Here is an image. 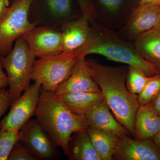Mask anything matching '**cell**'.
<instances>
[{"label":"cell","mask_w":160,"mask_h":160,"mask_svg":"<svg viewBox=\"0 0 160 160\" xmlns=\"http://www.w3.org/2000/svg\"><path fill=\"white\" fill-rule=\"evenodd\" d=\"M32 0H15L0 21V57L11 52L16 40L37 26L29 19Z\"/></svg>","instance_id":"8992f818"},{"label":"cell","mask_w":160,"mask_h":160,"mask_svg":"<svg viewBox=\"0 0 160 160\" xmlns=\"http://www.w3.org/2000/svg\"><path fill=\"white\" fill-rule=\"evenodd\" d=\"M139 53L160 72V32L153 28L135 38Z\"/></svg>","instance_id":"e0dca14e"},{"label":"cell","mask_w":160,"mask_h":160,"mask_svg":"<svg viewBox=\"0 0 160 160\" xmlns=\"http://www.w3.org/2000/svg\"><path fill=\"white\" fill-rule=\"evenodd\" d=\"M86 62L92 78L99 87L115 118L134 137L135 118L140 105L138 95L127 89L126 70L104 66L94 59Z\"/></svg>","instance_id":"6da1fadb"},{"label":"cell","mask_w":160,"mask_h":160,"mask_svg":"<svg viewBox=\"0 0 160 160\" xmlns=\"http://www.w3.org/2000/svg\"><path fill=\"white\" fill-rule=\"evenodd\" d=\"M154 28L157 29L158 31L159 32H160V16Z\"/></svg>","instance_id":"836d02e7"},{"label":"cell","mask_w":160,"mask_h":160,"mask_svg":"<svg viewBox=\"0 0 160 160\" xmlns=\"http://www.w3.org/2000/svg\"><path fill=\"white\" fill-rule=\"evenodd\" d=\"M58 96L72 112L83 117L104 100L101 91L73 92Z\"/></svg>","instance_id":"ac0fdd59"},{"label":"cell","mask_w":160,"mask_h":160,"mask_svg":"<svg viewBox=\"0 0 160 160\" xmlns=\"http://www.w3.org/2000/svg\"><path fill=\"white\" fill-rule=\"evenodd\" d=\"M123 0H110V5L108 10L111 12L117 11L121 6Z\"/></svg>","instance_id":"f546056e"},{"label":"cell","mask_w":160,"mask_h":160,"mask_svg":"<svg viewBox=\"0 0 160 160\" xmlns=\"http://www.w3.org/2000/svg\"><path fill=\"white\" fill-rule=\"evenodd\" d=\"M82 15L87 18L89 22H94L95 12L91 0H77Z\"/></svg>","instance_id":"d4e9b609"},{"label":"cell","mask_w":160,"mask_h":160,"mask_svg":"<svg viewBox=\"0 0 160 160\" xmlns=\"http://www.w3.org/2000/svg\"><path fill=\"white\" fill-rule=\"evenodd\" d=\"M142 5H160V0H141Z\"/></svg>","instance_id":"4dcf8cb0"},{"label":"cell","mask_w":160,"mask_h":160,"mask_svg":"<svg viewBox=\"0 0 160 160\" xmlns=\"http://www.w3.org/2000/svg\"><path fill=\"white\" fill-rule=\"evenodd\" d=\"M101 4L107 9H109L110 5V0H99Z\"/></svg>","instance_id":"d6a6232c"},{"label":"cell","mask_w":160,"mask_h":160,"mask_svg":"<svg viewBox=\"0 0 160 160\" xmlns=\"http://www.w3.org/2000/svg\"><path fill=\"white\" fill-rule=\"evenodd\" d=\"M160 130V116L150 104L140 105L135 118L134 138L152 140Z\"/></svg>","instance_id":"2e32d148"},{"label":"cell","mask_w":160,"mask_h":160,"mask_svg":"<svg viewBox=\"0 0 160 160\" xmlns=\"http://www.w3.org/2000/svg\"><path fill=\"white\" fill-rule=\"evenodd\" d=\"M21 131L22 133L21 141L38 160H52L60 157L57 147L36 119L29 120Z\"/></svg>","instance_id":"30bf717a"},{"label":"cell","mask_w":160,"mask_h":160,"mask_svg":"<svg viewBox=\"0 0 160 160\" xmlns=\"http://www.w3.org/2000/svg\"><path fill=\"white\" fill-rule=\"evenodd\" d=\"M160 16V5L140 4L132 12L124 30L130 37L136 38L154 28Z\"/></svg>","instance_id":"9a60e30c"},{"label":"cell","mask_w":160,"mask_h":160,"mask_svg":"<svg viewBox=\"0 0 160 160\" xmlns=\"http://www.w3.org/2000/svg\"><path fill=\"white\" fill-rule=\"evenodd\" d=\"M67 157L70 160H101L86 129L77 132L72 135Z\"/></svg>","instance_id":"d6986e66"},{"label":"cell","mask_w":160,"mask_h":160,"mask_svg":"<svg viewBox=\"0 0 160 160\" xmlns=\"http://www.w3.org/2000/svg\"><path fill=\"white\" fill-rule=\"evenodd\" d=\"M112 158L118 160H160V149L152 140L119 138Z\"/></svg>","instance_id":"8fae6325"},{"label":"cell","mask_w":160,"mask_h":160,"mask_svg":"<svg viewBox=\"0 0 160 160\" xmlns=\"http://www.w3.org/2000/svg\"><path fill=\"white\" fill-rule=\"evenodd\" d=\"M22 138L21 130L0 129V160H8L12 149Z\"/></svg>","instance_id":"7402d4cb"},{"label":"cell","mask_w":160,"mask_h":160,"mask_svg":"<svg viewBox=\"0 0 160 160\" xmlns=\"http://www.w3.org/2000/svg\"><path fill=\"white\" fill-rule=\"evenodd\" d=\"M9 7V0H0V21L6 14Z\"/></svg>","instance_id":"83f0119b"},{"label":"cell","mask_w":160,"mask_h":160,"mask_svg":"<svg viewBox=\"0 0 160 160\" xmlns=\"http://www.w3.org/2000/svg\"><path fill=\"white\" fill-rule=\"evenodd\" d=\"M7 72L12 105L29 86L35 57L32 53L22 37L16 40L11 52L1 57Z\"/></svg>","instance_id":"277c9868"},{"label":"cell","mask_w":160,"mask_h":160,"mask_svg":"<svg viewBox=\"0 0 160 160\" xmlns=\"http://www.w3.org/2000/svg\"><path fill=\"white\" fill-rule=\"evenodd\" d=\"M149 104L160 116V93Z\"/></svg>","instance_id":"f1b7e54d"},{"label":"cell","mask_w":160,"mask_h":160,"mask_svg":"<svg viewBox=\"0 0 160 160\" xmlns=\"http://www.w3.org/2000/svg\"><path fill=\"white\" fill-rule=\"evenodd\" d=\"M151 77L139 68L129 66L126 79V86L129 91L133 94L138 95L150 79Z\"/></svg>","instance_id":"44dd1931"},{"label":"cell","mask_w":160,"mask_h":160,"mask_svg":"<svg viewBox=\"0 0 160 160\" xmlns=\"http://www.w3.org/2000/svg\"><path fill=\"white\" fill-rule=\"evenodd\" d=\"M12 103L11 94L9 90L5 88L0 89V119L9 106H11Z\"/></svg>","instance_id":"484cf974"},{"label":"cell","mask_w":160,"mask_h":160,"mask_svg":"<svg viewBox=\"0 0 160 160\" xmlns=\"http://www.w3.org/2000/svg\"><path fill=\"white\" fill-rule=\"evenodd\" d=\"M153 142L155 143L156 145L160 149V130L158 132L156 135L153 138Z\"/></svg>","instance_id":"1f68e13d"},{"label":"cell","mask_w":160,"mask_h":160,"mask_svg":"<svg viewBox=\"0 0 160 160\" xmlns=\"http://www.w3.org/2000/svg\"><path fill=\"white\" fill-rule=\"evenodd\" d=\"M3 68L2 58L0 57V89L6 88L9 86V79L7 75L3 71Z\"/></svg>","instance_id":"4316f807"},{"label":"cell","mask_w":160,"mask_h":160,"mask_svg":"<svg viewBox=\"0 0 160 160\" xmlns=\"http://www.w3.org/2000/svg\"><path fill=\"white\" fill-rule=\"evenodd\" d=\"M8 160H38L24 146L22 141L18 142L12 149Z\"/></svg>","instance_id":"cb8c5ba5"},{"label":"cell","mask_w":160,"mask_h":160,"mask_svg":"<svg viewBox=\"0 0 160 160\" xmlns=\"http://www.w3.org/2000/svg\"><path fill=\"white\" fill-rule=\"evenodd\" d=\"M105 99L85 115L89 126L118 137L131 135L116 119Z\"/></svg>","instance_id":"4fadbf2b"},{"label":"cell","mask_w":160,"mask_h":160,"mask_svg":"<svg viewBox=\"0 0 160 160\" xmlns=\"http://www.w3.org/2000/svg\"><path fill=\"white\" fill-rule=\"evenodd\" d=\"M160 93V73L151 77L142 92L138 95L140 105L149 104Z\"/></svg>","instance_id":"603a6c76"},{"label":"cell","mask_w":160,"mask_h":160,"mask_svg":"<svg viewBox=\"0 0 160 160\" xmlns=\"http://www.w3.org/2000/svg\"><path fill=\"white\" fill-rule=\"evenodd\" d=\"M32 54L39 58L63 52L60 28L37 26L22 36Z\"/></svg>","instance_id":"ba28073f"},{"label":"cell","mask_w":160,"mask_h":160,"mask_svg":"<svg viewBox=\"0 0 160 160\" xmlns=\"http://www.w3.org/2000/svg\"><path fill=\"white\" fill-rule=\"evenodd\" d=\"M75 51L79 59L89 54L101 55L113 62L139 68L149 77L160 73L139 53L134 45L121 39L109 29L95 22L91 27L86 43Z\"/></svg>","instance_id":"3957f363"},{"label":"cell","mask_w":160,"mask_h":160,"mask_svg":"<svg viewBox=\"0 0 160 160\" xmlns=\"http://www.w3.org/2000/svg\"><path fill=\"white\" fill-rule=\"evenodd\" d=\"M89 21L83 16L69 21L60 27L63 52H72L86 43L90 34Z\"/></svg>","instance_id":"5bb4252c"},{"label":"cell","mask_w":160,"mask_h":160,"mask_svg":"<svg viewBox=\"0 0 160 160\" xmlns=\"http://www.w3.org/2000/svg\"><path fill=\"white\" fill-rule=\"evenodd\" d=\"M86 130L101 160H112L119 137L100 131L89 126Z\"/></svg>","instance_id":"ffe728a7"},{"label":"cell","mask_w":160,"mask_h":160,"mask_svg":"<svg viewBox=\"0 0 160 160\" xmlns=\"http://www.w3.org/2000/svg\"><path fill=\"white\" fill-rule=\"evenodd\" d=\"M86 58H80L73 66L70 76L59 85L55 92L57 95L73 92H100L99 87L89 72Z\"/></svg>","instance_id":"7c38bea8"},{"label":"cell","mask_w":160,"mask_h":160,"mask_svg":"<svg viewBox=\"0 0 160 160\" xmlns=\"http://www.w3.org/2000/svg\"><path fill=\"white\" fill-rule=\"evenodd\" d=\"M72 0H42L39 6L30 7L29 19L37 26L60 28L72 19Z\"/></svg>","instance_id":"9c48e42d"},{"label":"cell","mask_w":160,"mask_h":160,"mask_svg":"<svg viewBox=\"0 0 160 160\" xmlns=\"http://www.w3.org/2000/svg\"><path fill=\"white\" fill-rule=\"evenodd\" d=\"M36 119L57 147L68 156L72 135L89 126L85 117L75 114L54 92L41 90Z\"/></svg>","instance_id":"7a4b0ae2"},{"label":"cell","mask_w":160,"mask_h":160,"mask_svg":"<svg viewBox=\"0 0 160 160\" xmlns=\"http://www.w3.org/2000/svg\"><path fill=\"white\" fill-rule=\"evenodd\" d=\"M41 90V84L37 82L30 85L11 105L7 115L0 121V129L21 130L32 117L35 116Z\"/></svg>","instance_id":"52a82bcc"},{"label":"cell","mask_w":160,"mask_h":160,"mask_svg":"<svg viewBox=\"0 0 160 160\" xmlns=\"http://www.w3.org/2000/svg\"><path fill=\"white\" fill-rule=\"evenodd\" d=\"M78 58L76 51L39 58L34 61L31 79L41 84L42 89L54 92L68 79Z\"/></svg>","instance_id":"5b68a950"}]
</instances>
